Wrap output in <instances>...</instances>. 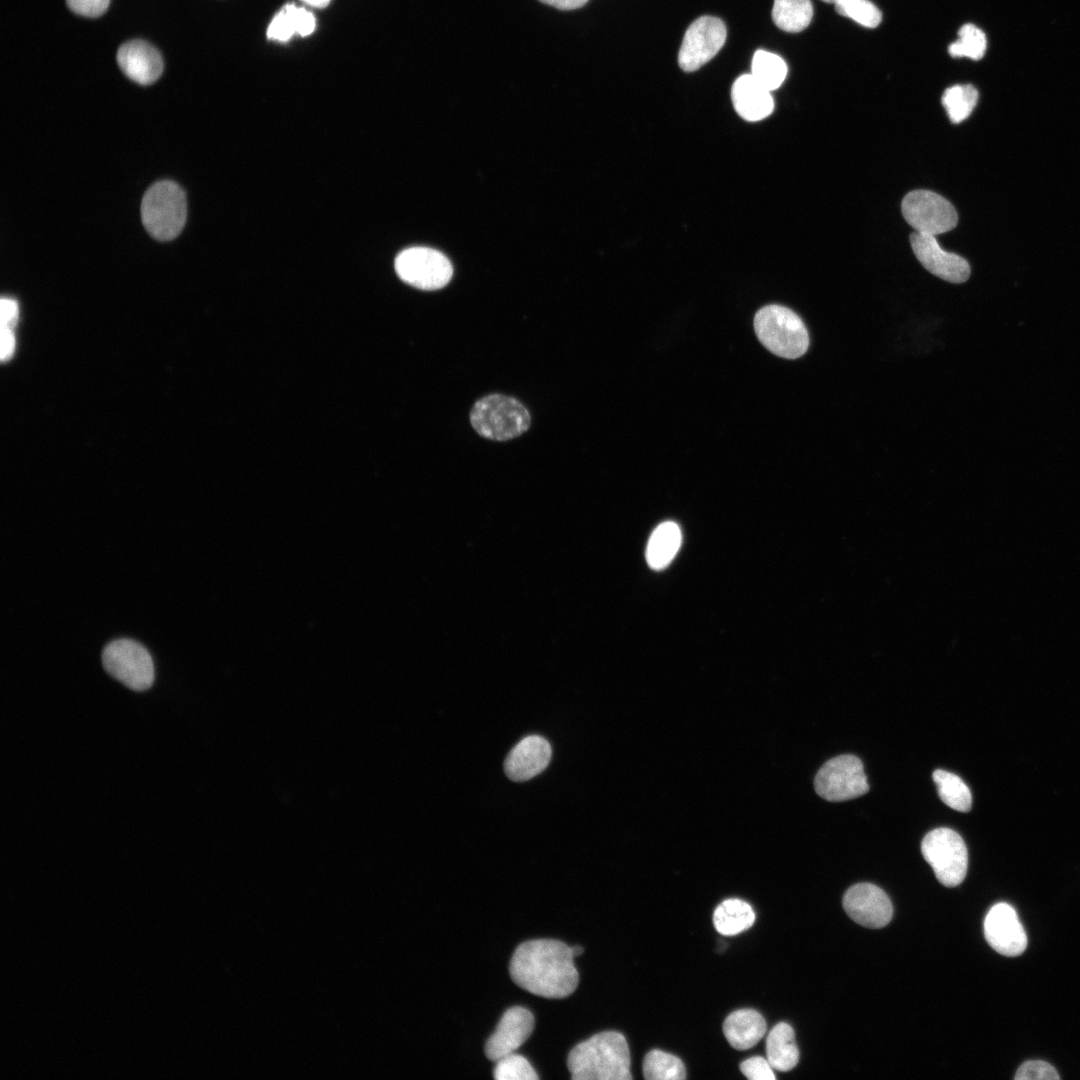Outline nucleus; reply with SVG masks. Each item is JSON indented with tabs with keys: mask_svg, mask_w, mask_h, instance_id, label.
<instances>
[{
	"mask_svg": "<svg viewBox=\"0 0 1080 1080\" xmlns=\"http://www.w3.org/2000/svg\"><path fill=\"white\" fill-rule=\"evenodd\" d=\"M571 946L554 939H535L515 949L509 971L522 989L545 998H564L577 988L579 974Z\"/></svg>",
	"mask_w": 1080,
	"mask_h": 1080,
	"instance_id": "obj_1",
	"label": "nucleus"
},
{
	"mask_svg": "<svg viewBox=\"0 0 1080 1080\" xmlns=\"http://www.w3.org/2000/svg\"><path fill=\"white\" fill-rule=\"evenodd\" d=\"M630 1051L625 1037L603 1031L577 1044L568 1054L573 1080H630Z\"/></svg>",
	"mask_w": 1080,
	"mask_h": 1080,
	"instance_id": "obj_2",
	"label": "nucleus"
},
{
	"mask_svg": "<svg viewBox=\"0 0 1080 1080\" xmlns=\"http://www.w3.org/2000/svg\"><path fill=\"white\" fill-rule=\"evenodd\" d=\"M754 331L760 343L774 355L798 359L809 348L808 329L800 316L788 307L770 304L754 316Z\"/></svg>",
	"mask_w": 1080,
	"mask_h": 1080,
	"instance_id": "obj_3",
	"label": "nucleus"
},
{
	"mask_svg": "<svg viewBox=\"0 0 1080 1080\" xmlns=\"http://www.w3.org/2000/svg\"><path fill=\"white\" fill-rule=\"evenodd\" d=\"M470 423L486 439L507 441L526 432L531 417L528 409L517 399L503 394H489L474 403Z\"/></svg>",
	"mask_w": 1080,
	"mask_h": 1080,
	"instance_id": "obj_4",
	"label": "nucleus"
},
{
	"mask_svg": "<svg viewBox=\"0 0 1080 1080\" xmlns=\"http://www.w3.org/2000/svg\"><path fill=\"white\" fill-rule=\"evenodd\" d=\"M187 214L186 197L182 188L172 181L153 184L141 203L144 227L157 240H172L184 227Z\"/></svg>",
	"mask_w": 1080,
	"mask_h": 1080,
	"instance_id": "obj_5",
	"label": "nucleus"
},
{
	"mask_svg": "<svg viewBox=\"0 0 1080 1080\" xmlns=\"http://www.w3.org/2000/svg\"><path fill=\"white\" fill-rule=\"evenodd\" d=\"M106 672L127 688L141 692L154 681V665L148 650L132 639H116L102 651Z\"/></svg>",
	"mask_w": 1080,
	"mask_h": 1080,
	"instance_id": "obj_6",
	"label": "nucleus"
},
{
	"mask_svg": "<svg viewBox=\"0 0 1080 1080\" xmlns=\"http://www.w3.org/2000/svg\"><path fill=\"white\" fill-rule=\"evenodd\" d=\"M921 852L942 885L954 887L964 880L968 852L956 831L944 827L931 830L922 840Z\"/></svg>",
	"mask_w": 1080,
	"mask_h": 1080,
	"instance_id": "obj_7",
	"label": "nucleus"
},
{
	"mask_svg": "<svg viewBox=\"0 0 1080 1080\" xmlns=\"http://www.w3.org/2000/svg\"><path fill=\"white\" fill-rule=\"evenodd\" d=\"M816 793L830 802H842L866 794L869 790L861 760L850 754L828 760L814 779Z\"/></svg>",
	"mask_w": 1080,
	"mask_h": 1080,
	"instance_id": "obj_8",
	"label": "nucleus"
},
{
	"mask_svg": "<svg viewBox=\"0 0 1080 1080\" xmlns=\"http://www.w3.org/2000/svg\"><path fill=\"white\" fill-rule=\"evenodd\" d=\"M395 271L402 281L422 290L443 288L453 275L448 258L428 247H411L401 251L395 259Z\"/></svg>",
	"mask_w": 1080,
	"mask_h": 1080,
	"instance_id": "obj_9",
	"label": "nucleus"
},
{
	"mask_svg": "<svg viewBox=\"0 0 1080 1080\" xmlns=\"http://www.w3.org/2000/svg\"><path fill=\"white\" fill-rule=\"evenodd\" d=\"M901 210L915 232L933 235L955 228L958 215L953 205L941 195L928 190H914L902 200Z\"/></svg>",
	"mask_w": 1080,
	"mask_h": 1080,
	"instance_id": "obj_10",
	"label": "nucleus"
},
{
	"mask_svg": "<svg viewBox=\"0 0 1080 1080\" xmlns=\"http://www.w3.org/2000/svg\"><path fill=\"white\" fill-rule=\"evenodd\" d=\"M727 36L724 22L713 16H701L688 27L678 54L682 70L692 72L710 61L722 48Z\"/></svg>",
	"mask_w": 1080,
	"mask_h": 1080,
	"instance_id": "obj_11",
	"label": "nucleus"
},
{
	"mask_svg": "<svg viewBox=\"0 0 1080 1080\" xmlns=\"http://www.w3.org/2000/svg\"><path fill=\"white\" fill-rule=\"evenodd\" d=\"M984 936L999 954L1015 957L1027 947V936L1015 909L1008 903L995 904L984 919Z\"/></svg>",
	"mask_w": 1080,
	"mask_h": 1080,
	"instance_id": "obj_12",
	"label": "nucleus"
},
{
	"mask_svg": "<svg viewBox=\"0 0 1080 1080\" xmlns=\"http://www.w3.org/2000/svg\"><path fill=\"white\" fill-rule=\"evenodd\" d=\"M843 908L854 922L867 928H882L893 915L887 894L871 883L851 886L844 894Z\"/></svg>",
	"mask_w": 1080,
	"mask_h": 1080,
	"instance_id": "obj_13",
	"label": "nucleus"
},
{
	"mask_svg": "<svg viewBox=\"0 0 1080 1080\" xmlns=\"http://www.w3.org/2000/svg\"><path fill=\"white\" fill-rule=\"evenodd\" d=\"M910 244L918 261L931 274L953 284L968 280L969 263L963 257L943 250L936 236L913 232Z\"/></svg>",
	"mask_w": 1080,
	"mask_h": 1080,
	"instance_id": "obj_14",
	"label": "nucleus"
},
{
	"mask_svg": "<svg viewBox=\"0 0 1080 1080\" xmlns=\"http://www.w3.org/2000/svg\"><path fill=\"white\" fill-rule=\"evenodd\" d=\"M534 1016L528 1009L514 1006L505 1011L496 1030L485 1044L486 1057L491 1061L513 1053L531 1035Z\"/></svg>",
	"mask_w": 1080,
	"mask_h": 1080,
	"instance_id": "obj_15",
	"label": "nucleus"
},
{
	"mask_svg": "<svg viewBox=\"0 0 1080 1080\" xmlns=\"http://www.w3.org/2000/svg\"><path fill=\"white\" fill-rule=\"evenodd\" d=\"M551 754V746L545 738L527 736L516 744L506 757L505 773L512 781L529 780L548 766Z\"/></svg>",
	"mask_w": 1080,
	"mask_h": 1080,
	"instance_id": "obj_16",
	"label": "nucleus"
},
{
	"mask_svg": "<svg viewBox=\"0 0 1080 1080\" xmlns=\"http://www.w3.org/2000/svg\"><path fill=\"white\" fill-rule=\"evenodd\" d=\"M116 58L123 73L140 85L154 83L163 71L159 51L143 40H131L122 44Z\"/></svg>",
	"mask_w": 1080,
	"mask_h": 1080,
	"instance_id": "obj_17",
	"label": "nucleus"
},
{
	"mask_svg": "<svg viewBox=\"0 0 1080 1080\" xmlns=\"http://www.w3.org/2000/svg\"><path fill=\"white\" fill-rule=\"evenodd\" d=\"M771 91L762 86L751 74L738 77L731 89L736 112L747 121H759L768 117L774 109Z\"/></svg>",
	"mask_w": 1080,
	"mask_h": 1080,
	"instance_id": "obj_18",
	"label": "nucleus"
},
{
	"mask_svg": "<svg viewBox=\"0 0 1080 1080\" xmlns=\"http://www.w3.org/2000/svg\"><path fill=\"white\" fill-rule=\"evenodd\" d=\"M767 1029L763 1016L753 1009H739L729 1014L723 1023V1033L729 1044L737 1050L756 1045Z\"/></svg>",
	"mask_w": 1080,
	"mask_h": 1080,
	"instance_id": "obj_19",
	"label": "nucleus"
},
{
	"mask_svg": "<svg viewBox=\"0 0 1080 1080\" xmlns=\"http://www.w3.org/2000/svg\"><path fill=\"white\" fill-rule=\"evenodd\" d=\"M316 26L314 15L303 7L287 4L274 16L267 28L271 40L286 42L293 35H310Z\"/></svg>",
	"mask_w": 1080,
	"mask_h": 1080,
	"instance_id": "obj_20",
	"label": "nucleus"
},
{
	"mask_svg": "<svg viewBox=\"0 0 1080 1080\" xmlns=\"http://www.w3.org/2000/svg\"><path fill=\"white\" fill-rule=\"evenodd\" d=\"M682 542L681 529L673 521L659 524L652 532L646 547V561L655 570L667 567Z\"/></svg>",
	"mask_w": 1080,
	"mask_h": 1080,
	"instance_id": "obj_21",
	"label": "nucleus"
},
{
	"mask_svg": "<svg viewBox=\"0 0 1080 1080\" xmlns=\"http://www.w3.org/2000/svg\"><path fill=\"white\" fill-rule=\"evenodd\" d=\"M767 1060L773 1069L786 1072L793 1069L799 1061V1050L793 1028L785 1023L776 1024L766 1040Z\"/></svg>",
	"mask_w": 1080,
	"mask_h": 1080,
	"instance_id": "obj_22",
	"label": "nucleus"
},
{
	"mask_svg": "<svg viewBox=\"0 0 1080 1080\" xmlns=\"http://www.w3.org/2000/svg\"><path fill=\"white\" fill-rule=\"evenodd\" d=\"M755 921L752 907L745 901L731 898L720 903L713 913V924L722 935H736L749 929Z\"/></svg>",
	"mask_w": 1080,
	"mask_h": 1080,
	"instance_id": "obj_23",
	"label": "nucleus"
},
{
	"mask_svg": "<svg viewBox=\"0 0 1080 1080\" xmlns=\"http://www.w3.org/2000/svg\"><path fill=\"white\" fill-rule=\"evenodd\" d=\"M813 6L810 0H774L772 19L786 32H800L811 22Z\"/></svg>",
	"mask_w": 1080,
	"mask_h": 1080,
	"instance_id": "obj_24",
	"label": "nucleus"
},
{
	"mask_svg": "<svg viewBox=\"0 0 1080 1080\" xmlns=\"http://www.w3.org/2000/svg\"><path fill=\"white\" fill-rule=\"evenodd\" d=\"M932 777L937 786L938 795L944 804L959 812L970 811L972 795L968 786L959 776L942 769H936Z\"/></svg>",
	"mask_w": 1080,
	"mask_h": 1080,
	"instance_id": "obj_25",
	"label": "nucleus"
},
{
	"mask_svg": "<svg viewBox=\"0 0 1080 1080\" xmlns=\"http://www.w3.org/2000/svg\"><path fill=\"white\" fill-rule=\"evenodd\" d=\"M751 75L766 89L773 91L784 82L787 65L779 55L757 50L752 58Z\"/></svg>",
	"mask_w": 1080,
	"mask_h": 1080,
	"instance_id": "obj_26",
	"label": "nucleus"
},
{
	"mask_svg": "<svg viewBox=\"0 0 1080 1080\" xmlns=\"http://www.w3.org/2000/svg\"><path fill=\"white\" fill-rule=\"evenodd\" d=\"M643 1075L648 1080H683L686 1069L678 1057L653 1049L644 1058Z\"/></svg>",
	"mask_w": 1080,
	"mask_h": 1080,
	"instance_id": "obj_27",
	"label": "nucleus"
},
{
	"mask_svg": "<svg viewBox=\"0 0 1080 1080\" xmlns=\"http://www.w3.org/2000/svg\"><path fill=\"white\" fill-rule=\"evenodd\" d=\"M978 101L977 89L970 85H954L947 88L942 96V104L950 121L958 124L970 116Z\"/></svg>",
	"mask_w": 1080,
	"mask_h": 1080,
	"instance_id": "obj_28",
	"label": "nucleus"
},
{
	"mask_svg": "<svg viewBox=\"0 0 1080 1080\" xmlns=\"http://www.w3.org/2000/svg\"><path fill=\"white\" fill-rule=\"evenodd\" d=\"M958 37L957 41L948 47L952 57H967L977 61L984 56L987 40L981 29L971 23L964 24L958 31Z\"/></svg>",
	"mask_w": 1080,
	"mask_h": 1080,
	"instance_id": "obj_29",
	"label": "nucleus"
},
{
	"mask_svg": "<svg viewBox=\"0 0 1080 1080\" xmlns=\"http://www.w3.org/2000/svg\"><path fill=\"white\" fill-rule=\"evenodd\" d=\"M493 1076L497 1080H537L539 1078L528 1060L514 1053L496 1061Z\"/></svg>",
	"mask_w": 1080,
	"mask_h": 1080,
	"instance_id": "obj_30",
	"label": "nucleus"
},
{
	"mask_svg": "<svg viewBox=\"0 0 1080 1080\" xmlns=\"http://www.w3.org/2000/svg\"><path fill=\"white\" fill-rule=\"evenodd\" d=\"M835 10L867 28L877 27L882 20L881 11L869 0H846L835 5Z\"/></svg>",
	"mask_w": 1080,
	"mask_h": 1080,
	"instance_id": "obj_31",
	"label": "nucleus"
},
{
	"mask_svg": "<svg viewBox=\"0 0 1080 1080\" xmlns=\"http://www.w3.org/2000/svg\"><path fill=\"white\" fill-rule=\"evenodd\" d=\"M1014 1078L1016 1080H1058L1060 1076L1051 1064L1042 1060H1030L1018 1068Z\"/></svg>",
	"mask_w": 1080,
	"mask_h": 1080,
	"instance_id": "obj_32",
	"label": "nucleus"
},
{
	"mask_svg": "<svg viewBox=\"0 0 1080 1080\" xmlns=\"http://www.w3.org/2000/svg\"><path fill=\"white\" fill-rule=\"evenodd\" d=\"M740 1070L750 1080H774L776 1078L769 1061L761 1056L746 1059L740 1064Z\"/></svg>",
	"mask_w": 1080,
	"mask_h": 1080,
	"instance_id": "obj_33",
	"label": "nucleus"
},
{
	"mask_svg": "<svg viewBox=\"0 0 1080 1080\" xmlns=\"http://www.w3.org/2000/svg\"><path fill=\"white\" fill-rule=\"evenodd\" d=\"M71 11L85 17H98L108 8L110 0H66Z\"/></svg>",
	"mask_w": 1080,
	"mask_h": 1080,
	"instance_id": "obj_34",
	"label": "nucleus"
},
{
	"mask_svg": "<svg viewBox=\"0 0 1080 1080\" xmlns=\"http://www.w3.org/2000/svg\"><path fill=\"white\" fill-rule=\"evenodd\" d=\"M17 303L9 298L1 300V326L10 328L17 318Z\"/></svg>",
	"mask_w": 1080,
	"mask_h": 1080,
	"instance_id": "obj_35",
	"label": "nucleus"
},
{
	"mask_svg": "<svg viewBox=\"0 0 1080 1080\" xmlns=\"http://www.w3.org/2000/svg\"><path fill=\"white\" fill-rule=\"evenodd\" d=\"M13 348H14V337H13V334H12L10 328L2 327L1 328V358H2V360H6L7 358H9L11 356V354L13 352Z\"/></svg>",
	"mask_w": 1080,
	"mask_h": 1080,
	"instance_id": "obj_36",
	"label": "nucleus"
},
{
	"mask_svg": "<svg viewBox=\"0 0 1080 1080\" xmlns=\"http://www.w3.org/2000/svg\"><path fill=\"white\" fill-rule=\"evenodd\" d=\"M560 10H573L584 6L588 0H539Z\"/></svg>",
	"mask_w": 1080,
	"mask_h": 1080,
	"instance_id": "obj_37",
	"label": "nucleus"
},
{
	"mask_svg": "<svg viewBox=\"0 0 1080 1080\" xmlns=\"http://www.w3.org/2000/svg\"><path fill=\"white\" fill-rule=\"evenodd\" d=\"M301 1H303L304 3H306L307 5H309L311 7H316V8H323V7L327 6L329 4V2H330V0H301Z\"/></svg>",
	"mask_w": 1080,
	"mask_h": 1080,
	"instance_id": "obj_38",
	"label": "nucleus"
},
{
	"mask_svg": "<svg viewBox=\"0 0 1080 1080\" xmlns=\"http://www.w3.org/2000/svg\"><path fill=\"white\" fill-rule=\"evenodd\" d=\"M571 950L574 957L579 956L584 952L583 947L579 945L571 946Z\"/></svg>",
	"mask_w": 1080,
	"mask_h": 1080,
	"instance_id": "obj_39",
	"label": "nucleus"
},
{
	"mask_svg": "<svg viewBox=\"0 0 1080 1080\" xmlns=\"http://www.w3.org/2000/svg\"><path fill=\"white\" fill-rule=\"evenodd\" d=\"M821 1L826 2V3H830V4H834V6H835V5L840 4V3H842V2H844L846 0H821Z\"/></svg>",
	"mask_w": 1080,
	"mask_h": 1080,
	"instance_id": "obj_40",
	"label": "nucleus"
}]
</instances>
